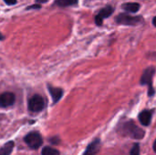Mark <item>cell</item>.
I'll list each match as a JSON object with an SVG mask.
<instances>
[{
  "mask_svg": "<svg viewBox=\"0 0 156 155\" xmlns=\"http://www.w3.org/2000/svg\"><path fill=\"white\" fill-rule=\"evenodd\" d=\"M120 133L136 140L143 139L145 134L144 131L139 128L133 121H129L122 123L120 127Z\"/></svg>",
  "mask_w": 156,
  "mask_h": 155,
  "instance_id": "1",
  "label": "cell"
},
{
  "mask_svg": "<svg viewBox=\"0 0 156 155\" xmlns=\"http://www.w3.org/2000/svg\"><path fill=\"white\" fill-rule=\"evenodd\" d=\"M154 74H155V68L149 67L143 72V75L141 78V84L148 86V95L150 97H153L155 92L154 86H153V79H154Z\"/></svg>",
  "mask_w": 156,
  "mask_h": 155,
  "instance_id": "2",
  "label": "cell"
},
{
  "mask_svg": "<svg viewBox=\"0 0 156 155\" xmlns=\"http://www.w3.org/2000/svg\"><path fill=\"white\" fill-rule=\"evenodd\" d=\"M115 21L118 23V24H121V25H125V26H136V25H139L141 24L144 19L142 16H130L129 14H119L116 18H115Z\"/></svg>",
  "mask_w": 156,
  "mask_h": 155,
  "instance_id": "3",
  "label": "cell"
},
{
  "mask_svg": "<svg viewBox=\"0 0 156 155\" xmlns=\"http://www.w3.org/2000/svg\"><path fill=\"white\" fill-rule=\"evenodd\" d=\"M25 143H27V145L33 149V150H37L38 149L42 143H43V140L41 135L37 132H29L28 134H27V136L25 137Z\"/></svg>",
  "mask_w": 156,
  "mask_h": 155,
  "instance_id": "4",
  "label": "cell"
},
{
  "mask_svg": "<svg viewBox=\"0 0 156 155\" xmlns=\"http://www.w3.org/2000/svg\"><path fill=\"white\" fill-rule=\"evenodd\" d=\"M44 100L40 95H34L28 100V110L31 112H39L44 109Z\"/></svg>",
  "mask_w": 156,
  "mask_h": 155,
  "instance_id": "5",
  "label": "cell"
},
{
  "mask_svg": "<svg viewBox=\"0 0 156 155\" xmlns=\"http://www.w3.org/2000/svg\"><path fill=\"white\" fill-rule=\"evenodd\" d=\"M114 11V8L112 6V5H107L105 7H103L96 16L95 17V23L98 25V26H101L102 25L103 23V20L107 17H109L110 16H112V14L113 13Z\"/></svg>",
  "mask_w": 156,
  "mask_h": 155,
  "instance_id": "6",
  "label": "cell"
},
{
  "mask_svg": "<svg viewBox=\"0 0 156 155\" xmlns=\"http://www.w3.org/2000/svg\"><path fill=\"white\" fill-rule=\"evenodd\" d=\"M16 97L12 92H4L0 94V107L5 108L12 106L15 103Z\"/></svg>",
  "mask_w": 156,
  "mask_h": 155,
  "instance_id": "7",
  "label": "cell"
},
{
  "mask_svg": "<svg viewBox=\"0 0 156 155\" xmlns=\"http://www.w3.org/2000/svg\"><path fill=\"white\" fill-rule=\"evenodd\" d=\"M100 149H101V141L100 139H96L89 144L83 155H96L100 152Z\"/></svg>",
  "mask_w": 156,
  "mask_h": 155,
  "instance_id": "8",
  "label": "cell"
},
{
  "mask_svg": "<svg viewBox=\"0 0 156 155\" xmlns=\"http://www.w3.org/2000/svg\"><path fill=\"white\" fill-rule=\"evenodd\" d=\"M152 116H153L152 111H148V110L144 111L139 114V121L144 126H148L151 123Z\"/></svg>",
  "mask_w": 156,
  "mask_h": 155,
  "instance_id": "9",
  "label": "cell"
},
{
  "mask_svg": "<svg viewBox=\"0 0 156 155\" xmlns=\"http://www.w3.org/2000/svg\"><path fill=\"white\" fill-rule=\"evenodd\" d=\"M48 91L53 100V103H57L63 96V90L60 88H55L52 86H48Z\"/></svg>",
  "mask_w": 156,
  "mask_h": 155,
  "instance_id": "10",
  "label": "cell"
},
{
  "mask_svg": "<svg viewBox=\"0 0 156 155\" xmlns=\"http://www.w3.org/2000/svg\"><path fill=\"white\" fill-rule=\"evenodd\" d=\"M122 7L130 13H136L139 11L141 5L138 3H125L122 5Z\"/></svg>",
  "mask_w": 156,
  "mask_h": 155,
  "instance_id": "11",
  "label": "cell"
},
{
  "mask_svg": "<svg viewBox=\"0 0 156 155\" xmlns=\"http://www.w3.org/2000/svg\"><path fill=\"white\" fill-rule=\"evenodd\" d=\"M15 143L13 142L6 143L2 148H0V155H10L13 149H14Z\"/></svg>",
  "mask_w": 156,
  "mask_h": 155,
  "instance_id": "12",
  "label": "cell"
},
{
  "mask_svg": "<svg viewBox=\"0 0 156 155\" xmlns=\"http://www.w3.org/2000/svg\"><path fill=\"white\" fill-rule=\"evenodd\" d=\"M77 3H78V0H55V4L60 7L73 5H76Z\"/></svg>",
  "mask_w": 156,
  "mask_h": 155,
  "instance_id": "13",
  "label": "cell"
},
{
  "mask_svg": "<svg viewBox=\"0 0 156 155\" xmlns=\"http://www.w3.org/2000/svg\"><path fill=\"white\" fill-rule=\"evenodd\" d=\"M42 155H59V152L54 148H51L49 146H46L42 150Z\"/></svg>",
  "mask_w": 156,
  "mask_h": 155,
  "instance_id": "14",
  "label": "cell"
},
{
  "mask_svg": "<svg viewBox=\"0 0 156 155\" xmlns=\"http://www.w3.org/2000/svg\"><path fill=\"white\" fill-rule=\"evenodd\" d=\"M130 155H140V145L138 143H135L133 145L130 152Z\"/></svg>",
  "mask_w": 156,
  "mask_h": 155,
  "instance_id": "15",
  "label": "cell"
},
{
  "mask_svg": "<svg viewBox=\"0 0 156 155\" xmlns=\"http://www.w3.org/2000/svg\"><path fill=\"white\" fill-rule=\"evenodd\" d=\"M5 4L9 5H15L16 3V0H4Z\"/></svg>",
  "mask_w": 156,
  "mask_h": 155,
  "instance_id": "16",
  "label": "cell"
},
{
  "mask_svg": "<svg viewBox=\"0 0 156 155\" xmlns=\"http://www.w3.org/2000/svg\"><path fill=\"white\" fill-rule=\"evenodd\" d=\"M49 141H50V142H52V143H53V144H57V143L59 142V139L56 137V138H52V139H50Z\"/></svg>",
  "mask_w": 156,
  "mask_h": 155,
  "instance_id": "17",
  "label": "cell"
},
{
  "mask_svg": "<svg viewBox=\"0 0 156 155\" xmlns=\"http://www.w3.org/2000/svg\"><path fill=\"white\" fill-rule=\"evenodd\" d=\"M48 0H36L37 3H47Z\"/></svg>",
  "mask_w": 156,
  "mask_h": 155,
  "instance_id": "18",
  "label": "cell"
},
{
  "mask_svg": "<svg viewBox=\"0 0 156 155\" xmlns=\"http://www.w3.org/2000/svg\"><path fill=\"white\" fill-rule=\"evenodd\" d=\"M153 24H154V26H156V16L155 17H154V19H153Z\"/></svg>",
  "mask_w": 156,
  "mask_h": 155,
  "instance_id": "19",
  "label": "cell"
},
{
  "mask_svg": "<svg viewBox=\"0 0 156 155\" xmlns=\"http://www.w3.org/2000/svg\"><path fill=\"white\" fill-rule=\"evenodd\" d=\"M4 38H5V37H4V36H3V34L0 32V40H3Z\"/></svg>",
  "mask_w": 156,
  "mask_h": 155,
  "instance_id": "20",
  "label": "cell"
},
{
  "mask_svg": "<svg viewBox=\"0 0 156 155\" xmlns=\"http://www.w3.org/2000/svg\"><path fill=\"white\" fill-rule=\"evenodd\" d=\"M154 151L156 153V140L154 141Z\"/></svg>",
  "mask_w": 156,
  "mask_h": 155,
  "instance_id": "21",
  "label": "cell"
}]
</instances>
